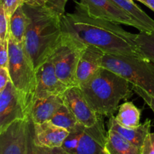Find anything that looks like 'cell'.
<instances>
[{"instance_id":"obj_1","label":"cell","mask_w":154,"mask_h":154,"mask_svg":"<svg viewBox=\"0 0 154 154\" xmlns=\"http://www.w3.org/2000/svg\"><path fill=\"white\" fill-rule=\"evenodd\" d=\"M62 30L105 54L143 57L136 44V34L126 31L120 24L92 17L77 7L75 12L63 16Z\"/></svg>"},{"instance_id":"obj_2","label":"cell","mask_w":154,"mask_h":154,"mask_svg":"<svg viewBox=\"0 0 154 154\" xmlns=\"http://www.w3.org/2000/svg\"><path fill=\"white\" fill-rule=\"evenodd\" d=\"M66 2L67 0H50L42 6L23 5L29 19L23 46L35 71L52 56L61 41Z\"/></svg>"},{"instance_id":"obj_3","label":"cell","mask_w":154,"mask_h":154,"mask_svg":"<svg viewBox=\"0 0 154 154\" xmlns=\"http://www.w3.org/2000/svg\"><path fill=\"white\" fill-rule=\"evenodd\" d=\"M129 84L123 77L102 67L79 87L89 105L99 115L111 117L118 108L120 101L130 95Z\"/></svg>"},{"instance_id":"obj_4","label":"cell","mask_w":154,"mask_h":154,"mask_svg":"<svg viewBox=\"0 0 154 154\" xmlns=\"http://www.w3.org/2000/svg\"><path fill=\"white\" fill-rule=\"evenodd\" d=\"M11 81L17 91L26 113L30 117L36 89V71L24 49L23 43L8 39Z\"/></svg>"},{"instance_id":"obj_5","label":"cell","mask_w":154,"mask_h":154,"mask_svg":"<svg viewBox=\"0 0 154 154\" xmlns=\"http://www.w3.org/2000/svg\"><path fill=\"white\" fill-rule=\"evenodd\" d=\"M102 66L154 96V63L150 60L144 57L105 54Z\"/></svg>"},{"instance_id":"obj_6","label":"cell","mask_w":154,"mask_h":154,"mask_svg":"<svg viewBox=\"0 0 154 154\" xmlns=\"http://www.w3.org/2000/svg\"><path fill=\"white\" fill-rule=\"evenodd\" d=\"M107 135L101 117L91 127L78 123L69 132L62 147L70 154H102L106 152Z\"/></svg>"},{"instance_id":"obj_7","label":"cell","mask_w":154,"mask_h":154,"mask_svg":"<svg viewBox=\"0 0 154 154\" xmlns=\"http://www.w3.org/2000/svg\"><path fill=\"white\" fill-rule=\"evenodd\" d=\"M86 47L72 36L63 33L60 44L51 57L57 77L69 87L78 86L77 68Z\"/></svg>"},{"instance_id":"obj_8","label":"cell","mask_w":154,"mask_h":154,"mask_svg":"<svg viewBox=\"0 0 154 154\" xmlns=\"http://www.w3.org/2000/svg\"><path fill=\"white\" fill-rule=\"evenodd\" d=\"M92 17L130 26L140 32H150L146 26L119 8L111 0H80L76 6Z\"/></svg>"},{"instance_id":"obj_9","label":"cell","mask_w":154,"mask_h":154,"mask_svg":"<svg viewBox=\"0 0 154 154\" xmlns=\"http://www.w3.org/2000/svg\"><path fill=\"white\" fill-rule=\"evenodd\" d=\"M17 91L11 81L0 91V132L12 123L29 118Z\"/></svg>"},{"instance_id":"obj_10","label":"cell","mask_w":154,"mask_h":154,"mask_svg":"<svg viewBox=\"0 0 154 154\" xmlns=\"http://www.w3.org/2000/svg\"><path fill=\"white\" fill-rule=\"evenodd\" d=\"M63 98L64 104L75 115L78 123L84 126L91 127L102 117L90 107L78 86L69 87L63 94Z\"/></svg>"},{"instance_id":"obj_11","label":"cell","mask_w":154,"mask_h":154,"mask_svg":"<svg viewBox=\"0 0 154 154\" xmlns=\"http://www.w3.org/2000/svg\"><path fill=\"white\" fill-rule=\"evenodd\" d=\"M68 88L69 87L57 77L51 57L36 69V89L34 101L51 96H63Z\"/></svg>"},{"instance_id":"obj_12","label":"cell","mask_w":154,"mask_h":154,"mask_svg":"<svg viewBox=\"0 0 154 154\" xmlns=\"http://www.w3.org/2000/svg\"><path fill=\"white\" fill-rule=\"evenodd\" d=\"M28 119L16 120L0 132V154H26Z\"/></svg>"},{"instance_id":"obj_13","label":"cell","mask_w":154,"mask_h":154,"mask_svg":"<svg viewBox=\"0 0 154 154\" xmlns=\"http://www.w3.org/2000/svg\"><path fill=\"white\" fill-rule=\"evenodd\" d=\"M105 54L99 48L87 45L77 68L76 80L78 87L89 81L102 67V62Z\"/></svg>"},{"instance_id":"obj_14","label":"cell","mask_w":154,"mask_h":154,"mask_svg":"<svg viewBox=\"0 0 154 154\" xmlns=\"http://www.w3.org/2000/svg\"><path fill=\"white\" fill-rule=\"evenodd\" d=\"M34 126V142L36 146L45 147H62L69 132L47 121Z\"/></svg>"},{"instance_id":"obj_15","label":"cell","mask_w":154,"mask_h":154,"mask_svg":"<svg viewBox=\"0 0 154 154\" xmlns=\"http://www.w3.org/2000/svg\"><path fill=\"white\" fill-rule=\"evenodd\" d=\"M63 105V96H51L35 99L32 105L30 117L35 124L49 121Z\"/></svg>"},{"instance_id":"obj_16","label":"cell","mask_w":154,"mask_h":154,"mask_svg":"<svg viewBox=\"0 0 154 154\" xmlns=\"http://www.w3.org/2000/svg\"><path fill=\"white\" fill-rule=\"evenodd\" d=\"M151 120L147 119L142 124L135 128H126L119 124L116 120L115 117L111 116L108 121V129H114L118 132L125 139L129 141L134 145L137 146L142 150L147 135L150 133Z\"/></svg>"},{"instance_id":"obj_17","label":"cell","mask_w":154,"mask_h":154,"mask_svg":"<svg viewBox=\"0 0 154 154\" xmlns=\"http://www.w3.org/2000/svg\"><path fill=\"white\" fill-rule=\"evenodd\" d=\"M105 151L108 154H141V149L111 129L108 131Z\"/></svg>"},{"instance_id":"obj_18","label":"cell","mask_w":154,"mask_h":154,"mask_svg":"<svg viewBox=\"0 0 154 154\" xmlns=\"http://www.w3.org/2000/svg\"><path fill=\"white\" fill-rule=\"evenodd\" d=\"M29 19L24 11L23 7L20 6L12 14L10 19V36L18 43H23Z\"/></svg>"},{"instance_id":"obj_19","label":"cell","mask_w":154,"mask_h":154,"mask_svg":"<svg viewBox=\"0 0 154 154\" xmlns=\"http://www.w3.org/2000/svg\"><path fill=\"white\" fill-rule=\"evenodd\" d=\"M141 113V110L132 102H126L119 106V111L115 119L123 127L135 128L140 125Z\"/></svg>"},{"instance_id":"obj_20","label":"cell","mask_w":154,"mask_h":154,"mask_svg":"<svg viewBox=\"0 0 154 154\" xmlns=\"http://www.w3.org/2000/svg\"><path fill=\"white\" fill-rule=\"evenodd\" d=\"M119 8L129 14L130 16L135 18L147 27L150 32L154 31V20L149 17L142 9L140 8L133 0H111Z\"/></svg>"},{"instance_id":"obj_21","label":"cell","mask_w":154,"mask_h":154,"mask_svg":"<svg viewBox=\"0 0 154 154\" xmlns=\"http://www.w3.org/2000/svg\"><path fill=\"white\" fill-rule=\"evenodd\" d=\"M49 121L69 132H71L79 123L75 115L65 104L57 111Z\"/></svg>"},{"instance_id":"obj_22","label":"cell","mask_w":154,"mask_h":154,"mask_svg":"<svg viewBox=\"0 0 154 154\" xmlns=\"http://www.w3.org/2000/svg\"><path fill=\"white\" fill-rule=\"evenodd\" d=\"M136 44L141 56L154 63V31L136 34Z\"/></svg>"},{"instance_id":"obj_23","label":"cell","mask_w":154,"mask_h":154,"mask_svg":"<svg viewBox=\"0 0 154 154\" xmlns=\"http://www.w3.org/2000/svg\"><path fill=\"white\" fill-rule=\"evenodd\" d=\"M10 19L2 6L0 5V42L9 39Z\"/></svg>"},{"instance_id":"obj_24","label":"cell","mask_w":154,"mask_h":154,"mask_svg":"<svg viewBox=\"0 0 154 154\" xmlns=\"http://www.w3.org/2000/svg\"><path fill=\"white\" fill-rule=\"evenodd\" d=\"M26 154H35L34 142V126L31 117H29L26 127Z\"/></svg>"},{"instance_id":"obj_25","label":"cell","mask_w":154,"mask_h":154,"mask_svg":"<svg viewBox=\"0 0 154 154\" xmlns=\"http://www.w3.org/2000/svg\"><path fill=\"white\" fill-rule=\"evenodd\" d=\"M23 4L24 0H0V5L2 6L10 18L15 11Z\"/></svg>"},{"instance_id":"obj_26","label":"cell","mask_w":154,"mask_h":154,"mask_svg":"<svg viewBox=\"0 0 154 154\" xmlns=\"http://www.w3.org/2000/svg\"><path fill=\"white\" fill-rule=\"evenodd\" d=\"M9 46L8 40L0 42V67L8 68Z\"/></svg>"},{"instance_id":"obj_27","label":"cell","mask_w":154,"mask_h":154,"mask_svg":"<svg viewBox=\"0 0 154 154\" xmlns=\"http://www.w3.org/2000/svg\"><path fill=\"white\" fill-rule=\"evenodd\" d=\"M35 154H70L66 152L62 147H38L35 144Z\"/></svg>"},{"instance_id":"obj_28","label":"cell","mask_w":154,"mask_h":154,"mask_svg":"<svg viewBox=\"0 0 154 154\" xmlns=\"http://www.w3.org/2000/svg\"><path fill=\"white\" fill-rule=\"evenodd\" d=\"M132 90H133L135 93H137L140 97L142 98L143 100L147 104V105L150 107V109H151L152 111H153V112L154 113V96L148 94V93H146L145 91H144L143 90L140 89L139 87H135V86H132Z\"/></svg>"},{"instance_id":"obj_29","label":"cell","mask_w":154,"mask_h":154,"mask_svg":"<svg viewBox=\"0 0 154 154\" xmlns=\"http://www.w3.org/2000/svg\"><path fill=\"white\" fill-rule=\"evenodd\" d=\"M141 154H154V133L147 135L141 150Z\"/></svg>"},{"instance_id":"obj_30","label":"cell","mask_w":154,"mask_h":154,"mask_svg":"<svg viewBox=\"0 0 154 154\" xmlns=\"http://www.w3.org/2000/svg\"><path fill=\"white\" fill-rule=\"evenodd\" d=\"M9 81H11V77L8 68L0 67V91L6 87Z\"/></svg>"},{"instance_id":"obj_31","label":"cell","mask_w":154,"mask_h":154,"mask_svg":"<svg viewBox=\"0 0 154 154\" xmlns=\"http://www.w3.org/2000/svg\"><path fill=\"white\" fill-rule=\"evenodd\" d=\"M49 1L50 0H24V4L30 6H42Z\"/></svg>"},{"instance_id":"obj_32","label":"cell","mask_w":154,"mask_h":154,"mask_svg":"<svg viewBox=\"0 0 154 154\" xmlns=\"http://www.w3.org/2000/svg\"><path fill=\"white\" fill-rule=\"evenodd\" d=\"M136 1L143 3V4L145 5L149 8H150L154 11V0H136Z\"/></svg>"},{"instance_id":"obj_33","label":"cell","mask_w":154,"mask_h":154,"mask_svg":"<svg viewBox=\"0 0 154 154\" xmlns=\"http://www.w3.org/2000/svg\"><path fill=\"white\" fill-rule=\"evenodd\" d=\"M102 154H108V153H107L106 152H105V153H102Z\"/></svg>"}]
</instances>
